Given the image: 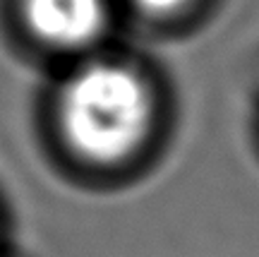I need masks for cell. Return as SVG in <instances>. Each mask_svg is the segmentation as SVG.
<instances>
[{
  "label": "cell",
  "mask_w": 259,
  "mask_h": 257,
  "mask_svg": "<svg viewBox=\"0 0 259 257\" xmlns=\"http://www.w3.org/2000/svg\"><path fill=\"white\" fill-rule=\"evenodd\" d=\"M154 118L144 80L118 63H89L65 82L58 123L67 147L92 164H118L142 147Z\"/></svg>",
  "instance_id": "obj_1"
},
{
  "label": "cell",
  "mask_w": 259,
  "mask_h": 257,
  "mask_svg": "<svg viewBox=\"0 0 259 257\" xmlns=\"http://www.w3.org/2000/svg\"><path fill=\"white\" fill-rule=\"evenodd\" d=\"M27 24L41 41L60 48H79L101 34L103 0H24Z\"/></svg>",
  "instance_id": "obj_2"
},
{
  "label": "cell",
  "mask_w": 259,
  "mask_h": 257,
  "mask_svg": "<svg viewBox=\"0 0 259 257\" xmlns=\"http://www.w3.org/2000/svg\"><path fill=\"white\" fill-rule=\"evenodd\" d=\"M144 12H151V15H170L176 10L185 8L190 0H135Z\"/></svg>",
  "instance_id": "obj_3"
}]
</instances>
